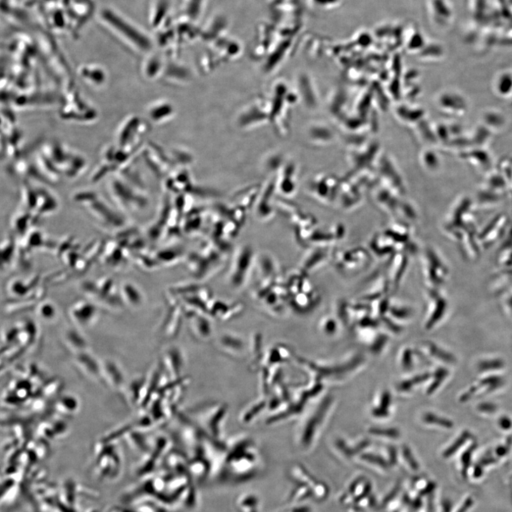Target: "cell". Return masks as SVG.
<instances>
[{
    "label": "cell",
    "instance_id": "3957f363",
    "mask_svg": "<svg viewBox=\"0 0 512 512\" xmlns=\"http://www.w3.org/2000/svg\"><path fill=\"white\" fill-rule=\"evenodd\" d=\"M110 191L116 203L126 210L130 211L140 207V197L135 194L133 185L124 179L115 178L110 184Z\"/></svg>",
    "mask_w": 512,
    "mask_h": 512
},
{
    "label": "cell",
    "instance_id": "7a4b0ae2",
    "mask_svg": "<svg viewBox=\"0 0 512 512\" xmlns=\"http://www.w3.org/2000/svg\"><path fill=\"white\" fill-rule=\"evenodd\" d=\"M76 201L83 204L88 212L102 224L111 229H120L125 225V219L93 191H81L74 195Z\"/></svg>",
    "mask_w": 512,
    "mask_h": 512
},
{
    "label": "cell",
    "instance_id": "5b68a950",
    "mask_svg": "<svg viewBox=\"0 0 512 512\" xmlns=\"http://www.w3.org/2000/svg\"><path fill=\"white\" fill-rule=\"evenodd\" d=\"M74 322L81 327L90 325L97 316V306L86 301H79L74 304L70 311Z\"/></svg>",
    "mask_w": 512,
    "mask_h": 512
},
{
    "label": "cell",
    "instance_id": "ba28073f",
    "mask_svg": "<svg viewBox=\"0 0 512 512\" xmlns=\"http://www.w3.org/2000/svg\"><path fill=\"white\" fill-rule=\"evenodd\" d=\"M503 367V363L500 361H488L482 362L479 368L482 371H489V370H497Z\"/></svg>",
    "mask_w": 512,
    "mask_h": 512
},
{
    "label": "cell",
    "instance_id": "6da1fadb",
    "mask_svg": "<svg viewBox=\"0 0 512 512\" xmlns=\"http://www.w3.org/2000/svg\"><path fill=\"white\" fill-rule=\"evenodd\" d=\"M99 19L111 32L133 50L142 53L149 48V41L140 28L111 8L102 9Z\"/></svg>",
    "mask_w": 512,
    "mask_h": 512
},
{
    "label": "cell",
    "instance_id": "52a82bcc",
    "mask_svg": "<svg viewBox=\"0 0 512 512\" xmlns=\"http://www.w3.org/2000/svg\"><path fill=\"white\" fill-rule=\"evenodd\" d=\"M39 316L45 321H51L57 315L55 306L48 302L42 303L38 309Z\"/></svg>",
    "mask_w": 512,
    "mask_h": 512
},
{
    "label": "cell",
    "instance_id": "30bf717a",
    "mask_svg": "<svg viewBox=\"0 0 512 512\" xmlns=\"http://www.w3.org/2000/svg\"><path fill=\"white\" fill-rule=\"evenodd\" d=\"M432 352L434 353L436 356L440 358V360H442L443 361L449 363H452L454 362V358L453 357V356L447 353L442 349H440L438 348H432Z\"/></svg>",
    "mask_w": 512,
    "mask_h": 512
},
{
    "label": "cell",
    "instance_id": "8992f818",
    "mask_svg": "<svg viewBox=\"0 0 512 512\" xmlns=\"http://www.w3.org/2000/svg\"><path fill=\"white\" fill-rule=\"evenodd\" d=\"M121 295L130 305H138L141 302V297L137 288L130 283L123 284L121 288Z\"/></svg>",
    "mask_w": 512,
    "mask_h": 512
},
{
    "label": "cell",
    "instance_id": "7c38bea8",
    "mask_svg": "<svg viewBox=\"0 0 512 512\" xmlns=\"http://www.w3.org/2000/svg\"><path fill=\"white\" fill-rule=\"evenodd\" d=\"M499 426L504 429H508L511 426V422L508 418H501L499 420Z\"/></svg>",
    "mask_w": 512,
    "mask_h": 512
},
{
    "label": "cell",
    "instance_id": "8fae6325",
    "mask_svg": "<svg viewBox=\"0 0 512 512\" xmlns=\"http://www.w3.org/2000/svg\"><path fill=\"white\" fill-rule=\"evenodd\" d=\"M480 411L485 413H492L496 411V406L492 403H483L479 406Z\"/></svg>",
    "mask_w": 512,
    "mask_h": 512
},
{
    "label": "cell",
    "instance_id": "277c9868",
    "mask_svg": "<svg viewBox=\"0 0 512 512\" xmlns=\"http://www.w3.org/2000/svg\"><path fill=\"white\" fill-rule=\"evenodd\" d=\"M78 74L85 83L95 88H102L108 81L107 71L97 65H83L79 68Z\"/></svg>",
    "mask_w": 512,
    "mask_h": 512
},
{
    "label": "cell",
    "instance_id": "9c48e42d",
    "mask_svg": "<svg viewBox=\"0 0 512 512\" xmlns=\"http://www.w3.org/2000/svg\"><path fill=\"white\" fill-rule=\"evenodd\" d=\"M426 421L432 424H438L447 429H451L453 426V424L450 421L435 417V415H428L426 417Z\"/></svg>",
    "mask_w": 512,
    "mask_h": 512
}]
</instances>
